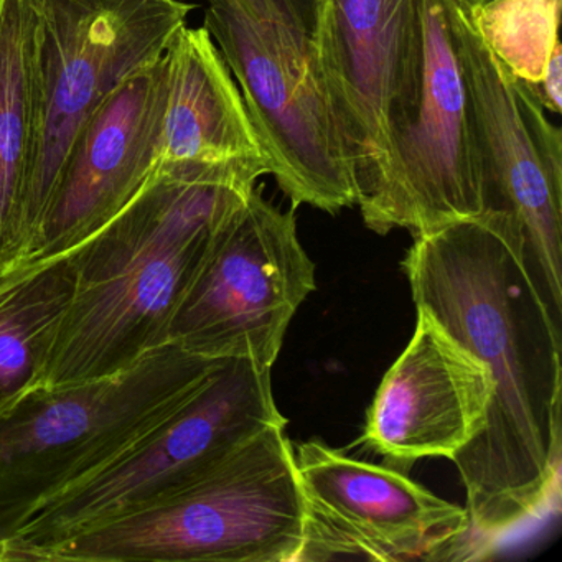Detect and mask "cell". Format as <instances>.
I'll return each mask as SVG.
<instances>
[{
	"label": "cell",
	"mask_w": 562,
	"mask_h": 562,
	"mask_svg": "<svg viewBox=\"0 0 562 562\" xmlns=\"http://www.w3.org/2000/svg\"><path fill=\"white\" fill-rule=\"evenodd\" d=\"M34 0H0V271L15 262L34 136Z\"/></svg>",
	"instance_id": "e0dca14e"
},
{
	"label": "cell",
	"mask_w": 562,
	"mask_h": 562,
	"mask_svg": "<svg viewBox=\"0 0 562 562\" xmlns=\"http://www.w3.org/2000/svg\"><path fill=\"white\" fill-rule=\"evenodd\" d=\"M203 27L225 58L292 206L337 215L360 199L335 124L301 0H209Z\"/></svg>",
	"instance_id": "5b68a950"
},
{
	"label": "cell",
	"mask_w": 562,
	"mask_h": 562,
	"mask_svg": "<svg viewBox=\"0 0 562 562\" xmlns=\"http://www.w3.org/2000/svg\"><path fill=\"white\" fill-rule=\"evenodd\" d=\"M192 11L182 0H34V136L15 262L27 258L88 117L127 77L166 54Z\"/></svg>",
	"instance_id": "8992f818"
},
{
	"label": "cell",
	"mask_w": 562,
	"mask_h": 562,
	"mask_svg": "<svg viewBox=\"0 0 562 562\" xmlns=\"http://www.w3.org/2000/svg\"><path fill=\"white\" fill-rule=\"evenodd\" d=\"M315 2H317V0H315Z\"/></svg>",
	"instance_id": "44dd1931"
},
{
	"label": "cell",
	"mask_w": 562,
	"mask_h": 562,
	"mask_svg": "<svg viewBox=\"0 0 562 562\" xmlns=\"http://www.w3.org/2000/svg\"><path fill=\"white\" fill-rule=\"evenodd\" d=\"M74 285V249L0 271V414L45 387L48 355Z\"/></svg>",
	"instance_id": "2e32d148"
},
{
	"label": "cell",
	"mask_w": 562,
	"mask_h": 562,
	"mask_svg": "<svg viewBox=\"0 0 562 562\" xmlns=\"http://www.w3.org/2000/svg\"><path fill=\"white\" fill-rule=\"evenodd\" d=\"M307 505L295 562L472 559L469 513L407 473L361 462L321 440L294 452Z\"/></svg>",
	"instance_id": "8fae6325"
},
{
	"label": "cell",
	"mask_w": 562,
	"mask_h": 562,
	"mask_svg": "<svg viewBox=\"0 0 562 562\" xmlns=\"http://www.w3.org/2000/svg\"><path fill=\"white\" fill-rule=\"evenodd\" d=\"M312 37L361 196L419 80L420 0H317Z\"/></svg>",
	"instance_id": "7c38bea8"
},
{
	"label": "cell",
	"mask_w": 562,
	"mask_h": 562,
	"mask_svg": "<svg viewBox=\"0 0 562 562\" xmlns=\"http://www.w3.org/2000/svg\"><path fill=\"white\" fill-rule=\"evenodd\" d=\"M315 291L295 209L282 212L255 189L213 239L173 314L169 344L209 360L274 367L292 317Z\"/></svg>",
	"instance_id": "30bf717a"
},
{
	"label": "cell",
	"mask_w": 562,
	"mask_h": 562,
	"mask_svg": "<svg viewBox=\"0 0 562 562\" xmlns=\"http://www.w3.org/2000/svg\"><path fill=\"white\" fill-rule=\"evenodd\" d=\"M166 58L167 104L157 166L266 159L241 91L209 31L183 25Z\"/></svg>",
	"instance_id": "9a60e30c"
},
{
	"label": "cell",
	"mask_w": 562,
	"mask_h": 562,
	"mask_svg": "<svg viewBox=\"0 0 562 562\" xmlns=\"http://www.w3.org/2000/svg\"><path fill=\"white\" fill-rule=\"evenodd\" d=\"M166 104L164 54L127 77L88 117L25 259L71 251L137 195L159 160Z\"/></svg>",
	"instance_id": "4fadbf2b"
},
{
	"label": "cell",
	"mask_w": 562,
	"mask_h": 562,
	"mask_svg": "<svg viewBox=\"0 0 562 562\" xmlns=\"http://www.w3.org/2000/svg\"><path fill=\"white\" fill-rule=\"evenodd\" d=\"M285 427H266L159 498L25 561L295 562L307 505Z\"/></svg>",
	"instance_id": "3957f363"
},
{
	"label": "cell",
	"mask_w": 562,
	"mask_h": 562,
	"mask_svg": "<svg viewBox=\"0 0 562 562\" xmlns=\"http://www.w3.org/2000/svg\"><path fill=\"white\" fill-rule=\"evenodd\" d=\"M546 111L549 113L561 114L562 98V50L561 44L554 48L548 65H546L544 75L541 83L536 87Z\"/></svg>",
	"instance_id": "d6986e66"
},
{
	"label": "cell",
	"mask_w": 562,
	"mask_h": 562,
	"mask_svg": "<svg viewBox=\"0 0 562 562\" xmlns=\"http://www.w3.org/2000/svg\"><path fill=\"white\" fill-rule=\"evenodd\" d=\"M271 367L225 360L202 386L130 449L29 512L0 542V562L25 561L97 522L182 485L255 434L288 424L272 394Z\"/></svg>",
	"instance_id": "52a82bcc"
},
{
	"label": "cell",
	"mask_w": 562,
	"mask_h": 562,
	"mask_svg": "<svg viewBox=\"0 0 562 562\" xmlns=\"http://www.w3.org/2000/svg\"><path fill=\"white\" fill-rule=\"evenodd\" d=\"M268 173L266 159L156 166L137 195L74 249V294L45 387L113 376L169 344L170 322L213 239Z\"/></svg>",
	"instance_id": "7a4b0ae2"
},
{
	"label": "cell",
	"mask_w": 562,
	"mask_h": 562,
	"mask_svg": "<svg viewBox=\"0 0 562 562\" xmlns=\"http://www.w3.org/2000/svg\"><path fill=\"white\" fill-rule=\"evenodd\" d=\"M420 21L413 100L357 203L364 225L378 235L404 228L419 236L485 213L482 154L446 0H420Z\"/></svg>",
	"instance_id": "9c48e42d"
},
{
	"label": "cell",
	"mask_w": 562,
	"mask_h": 562,
	"mask_svg": "<svg viewBox=\"0 0 562 562\" xmlns=\"http://www.w3.org/2000/svg\"><path fill=\"white\" fill-rule=\"evenodd\" d=\"M218 363L167 344L113 376L41 387L0 414V542L38 503L159 426Z\"/></svg>",
	"instance_id": "277c9868"
},
{
	"label": "cell",
	"mask_w": 562,
	"mask_h": 562,
	"mask_svg": "<svg viewBox=\"0 0 562 562\" xmlns=\"http://www.w3.org/2000/svg\"><path fill=\"white\" fill-rule=\"evenodd\" d=\"M447 18L482 154L485 212L518 228L529 276L562 322V134L532 85L516 78L480 35L462 0Z\"/></svg>",
	"instance_id": "ba28073f"
},
{
	"label": "cell",
	"mask_w": 562,
	"mask_h": 562,
	"mask_svg": "<svg viewBox=\"0 0 562 562\" xmlns=\"http://www.w3.org/2000/svg\"><path fill=\"white\" fill-rule=\"evenodd\" d=\"M416 308L413 338L381 380L360 439L403 473L417 460H453L482 432L495 391L490 368Z\"/></svg>",
	"instance_id": "5bb4252c"
},
{
	"label": "cell",
	"mask_w": 562,
	"mask_h": 562,
	"mask_svg": "<svg viewBox=\"0 0 562 562\" xmlns=\"http://www.w3.org/2000/svg\"><path fill=\"white\" fill-rule=\"evenodd\" d=\"M463 4L469 5L470 9L480 8V5L486 4L490 0H462Z\"/></svg>",
	"instance_id": "ffe728a7"
},
{
	"label": "cell",
	"mask_w": 562,
	"mask_h": 562,
	"mask_svg": "<svg viewBox=\"0 0 562 562\" xmlns=\"http://www.w3.org/2000/svg\"><path fill=\"white\" fill-rule=\"evenodd\" d=\"M470 12L498 60L519 80L539 87L561 44V0H490Z\"/></svg>",
	"instance_id": "ac0fdd59"
},
{
	"label": "cell",
	"mask_w": 562,
	"mask_h": 562,
	"mask_svg": "<svg viewBox=\"0 0 562 562\" xmlns=\"http://www.w3.org/2000/svg\"><path fill=\"white\" fill-rule=\"evenodd\" d=\"M403 269L429 311L492 371L485 427L452 462L465 486L470 551L544 515L561 495L562 322L536 289L506 213L414 236Z\"/></svg>",
	"instance_id": "6da1fadb"
}]
</instances>
